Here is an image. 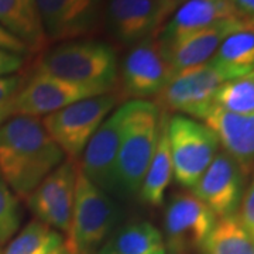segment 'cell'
Wrapping results in <instances>:
<instances>
[{"instance_id": "obj_1", "label": "cell", "mask_w": 254, "mask_h": 254, "mask_svg": "<svg viewBox=\"0 0 254 254\" xmlns=\"http://www.w3.org/2000/svg\"><path fill=\"white\" fill-rule=\"evenodd\" d=\"M65 158L41 118L16 115L0 126V178L18 199L27 200Z\"/></svg>"}, {"instance_id": "obj_2", "label": "cell", "mask_w": 254, "mask_h": 254, "mask_svg": "<svg viewBox=\"0 0 254 254\" xmlns=\"http://www.w3.org/2000/svg\"><path fill=\"white\" fill-rule=\"evenodd\" d=\"M161 116L163 112L154 102H126V119L115 173V192L128 196L140 190L157 147Z\"/></svg>"}, {"instance_id": "obj_3", "label": "cell", "mask_w": 254, "mask_h": 254, "mask_svg": "<svg viewBox=\"0 0 254 254\" xmlns=\"http://www.w3.org/2000/svg\"><path fill=\"white\" fill-rule=\"evenodd\" d=\"M37 71L112 92L118 79V58L113 48L102 41L71 40L46 53Z\"/></svg>"}, {"instance_id": "obj_4", "label": "cell", "mask_w": 254, "mask_h": 254, "mask_svg": "<svg viewBox=\"0 0 254 254\" xmlns=\"http://www.w3.org/2000/svg\"><path fill=\"white\" fill-rule=\"evenodd\" d=\"M119 219L109 193L92 184L78 167L72 222L65 247L72 254H96Z\"/></svg>"}, {"instance_id": "obj_5", "label": "cell", "mask_w": 254, "mask_h": 254, "mask_svg": "<svg viewBox=\"0 0 254 254\" xmlns=\"http://www.w3.org/2000/svg\"><path fill=\"white\" fill-rule=\"evenodd\" d=\"M167 131L174 178L192 190L219 153L218 136L205 123L182 115L168 119Z\"/></svg>"}, {"instance_id": "obj_6", "label": "cell", "mask_w": 254, "mask_h": 254, "mask_svg": "<svg viewBox=\"0 0 254 254\" xmlns=\"http://www.w3.org/2000/svg\"><path fill=\"white\" fill-rule=\"evenodd\" d=\"M118 95L108 92L82 99L44 116L43 125L64 151L66 160L76 161L95 131L118 105Z\"/></svg>"}, {"instance_id": "obj_7", "label": "cell", "mask_w": 254, "mask_h": 254, "mask_svg": "<svg viewBox=\"0 0 254 254\" xmlns=\"http://www.w3.org/2000/svg\"><path fill=\"white\" fill-rule=\"evenodd\" d=\"M226 82L223 75L206 63L173 73L154 103L161 112H174L182 116L200 119L213 106L219 88Z\"/></svg>"}, {"instance_id": "obj_8", "label": "cell", "mask_w": 254, "mask_h": 254, "mask_svg": "<svg viewBox=\"0 0 254 254\" xmlns=\"http://www.w3.org/2000/svg\"><path fill=\"white\" fill-rule=\"evenodd\" d=\"M218 218L192 192L178 193L165 209L164 230L170 253L195 254L203 252Z\"/></svg>"}, {"instance_id": "obj_9", "label": "cell", "mask_w": 254, "mask_h": 254, "mask_svg": "<svg viewBox=\"0 0 254 254\" xmlns=\"http://www.w3.org/2000/svg\"><path fill=\"white\" fill-rule=\"evenodd\" d=\"M103 93L108 92L36 71L11 100L13 116L20 115L44 118L75 102Z\"/></svg>"}, {"instance_id": "obj_10", "label": "cell", "mask_w": 254, "mask_h": 254, "mask_svg": "<svg viewBox=\"0 0 254 254\" xmlns=\"http://www.w3.org/2000/svg\"><path fill=\"white\" fill-rule=\"evenodd\" d=\"M173 76L163 46L150 37L130 48L120 71L122 92L131 100L157 96Z\"/></svg>"}, {"instance_id": "obj_11", "label": "cell", "mask_w": 254, "mask_h": 254, "mask_svg": "<svg viewBox=\"0 0 254 254\" xmlns=\"http://www.w3.org/2000/svg\"><path fill=\"white\" fill-rule=\"evenodd\" d=\"M76 174V161L65 160L47 175L27 199L28 208L36 215L37 220L65 236L71 230Z\"/></svg>"}, {"instance_id": "obj_12", "label": "cell", "mask_w": 254, "mask_h": 254, "mask_svg": "<svg viewBox=\"0 0 254 254\" xmlns=\"http://www.w3.org/2000/svg\"><path fill=\"white\" fill-rule=\"evenodd\" d=\"M174 7L173 0H108V27L118 41L133 47L154 37Z\"/></svg>"}, {"instance_id": "obj_13", "label": "cell", "mask_w": 254, "mask_h": 254, "mask_svg": "<svg viewBox=\"0 0 254 254\" xmlns=\"http://www.w3.org/2000/svg\"><path fill=\"white\" fill-rule=\"evenodd\" d=\"M48 43L78 40L99 26L103 0H36Z\"/></svg>"}, {"instance_id": "obj_14", "label": "cell", "mask_w": 254, "mask_h": 254, "mask_svg": "<svg viewBox=\"0 0 254 254\" xmlns=\"http://www.w3.org/2000/svg\"><path fill=\"white\" fill-rule=\"evenodd\" d=\"M192 193L218 219L236 215L245 193V171L227 153L219 151L193 185Z\"/></svg>"}, {"instance_id": "obj_15", "label": "cell", "mask_w": 254, "mask_h": 254, "mask_svg": "<svg viewBox=\"0 0 254 254\" xmlns=\"http://www.w3.org/2000/svg\"><path fill=\"white\" fill-rule=\"evenodd\" d=\"M126 119V102L113 110L95 131L86 144L79 170L81 173L106 193L115 192V173L119 147Z\"/></svg>"}, {"instance_id": "obj_16", "label": "cell", "mask_w": 254, "mask_h": 254, "mask_svg": "<svg viewBox=\"0 0 254 254\" xmlns=\"http://www.w3.org/2000/svg\"><path fill=\"white\" fill-rule=\"evenodd\" d=\"M235 18L246 17L230 0H184L163 28L158 30L155 38L163 48H170L190 34Z\"/></svg>"}, {"instance_id": "obj_17", "label": "cell", "mask_w": 254, "mask_h": 254, "mask_svg": "<svg viewBox=\"0 0 254 254\" xmlns=\"http://www.w3.org/2000/svg\"><path fill=\"white\" fill-rule=\"evenodd\" d=\"M254 27V21L235 18L218 23L181 40L175 46L164 48L173 73L209 63L227 37L245 28Z\"/></svg>"}, {"instance_id": "obj_18", "label": "cell", "mask_w": 254, "mask_h": 254, "mask_svg": "<svg viewBox=\"0 0 254 254\" xmlns=\"http://www.w3.org/2000/svg\"><path fill=\"white\" fill-rule=\"evenodd\" d=\"M202 123L218 136L223 151L247 173L254 163V113L240 115L212 106Z\"/></svg>"}, {"instance_id": "obj_19", "label": "cell", "mask_w": 254, "mask_h": 254, "mask_svg": "<svg viewBox=\"0 0 254 254\" xmlns=\"http://www.w3.org/2000/svg\"><path fill=\"white\" fill-rule=\"evenodd\" d=\"M0 26L21 40L30 53H37L48 44L36 0H0Z\"/></svg>"}, {"instance_id": "obj_20", "label": "cell", "mask_w": 254, "mask_h": 254, "mask_svg": "<svg viewBox=\"0 0 254 254\" xmlns=\"http://www.w3.org/2000/svg\"><path fill=\"white\" fill-rule=\"evenodd\" d=\"M168 113L163 112L161 116V127L158 141L155 147L153 158L147 168L144 180L140 187V198L150 206H161L164 202L165 192L168 190L171 180L174 178L173 158L170 151V143H168Z\"/></svg>"}, {"instance_id": "obj_21", "label": "cell", "mask_w": 254, "mask_h": 254, "mask_svg": "<svg viewBox=\"0 0 254 254\" xmlns=\"http://www.w3.org/2000/svg\"><path fill=\"white\" fill-rule=\"evenodd\" d=\"M226 82L254 71V27L245 28L227 37L210 60Z\"/></svg>"}, {"instance_id": "obj_22", "label": "cell", "mask_w": 254, "mask_h": 254, "mask_svg": "<svg viewBox=\"0 0 254 254\" xmlns=\"http://www.w3.org/2000/svg\"><path fill=\"white\" fill-rule=\"evenodd\" d=\"M165 247L161 232L150 222H133L122 227L99 254H153Z\"/></svg>"}, {"instance_id": "obj_23", "label": "cell", "mask_w": 254, "mask_h": 254, "mask_svg": "<svg viewBox=\"0 0 254 254\" xmlns=\"http://www.w3.org/2000/svg\"><path fill=\"white\" fill-rule=\"evenodd\" d=\"M203 254H254V237L246 230L237 215L220 218L212 229Z\"/></svg>"}, {"instance_id": "obj_24", "label": "cell", "mask_w": 254, "mask_h": 254, "mask_svg": "<svg viewBox=\"0 0 254 254\" xmlns=\"http://www.w3.org/2000/svg\"><path fill=\"white\" fill-rule=\"evenodd\" d=\"M64 246L63 233L36 219L10 239L1 254H51Z\"/></svg>"}, {"instance_id": "obj_25", "label": "cell", "mask_w": 254, "mask_h": 254, "mask_svg": "<svg viewBox=\"0 0 254 254\" xmlns=\"http://www.w3.org/2000/svg\"><path fill=\"white\" fill-rule=\"evenodd\" d=\"M213 106L240 115L254 113V71L225 82L215 96Z\"/></svg>"}, {"instance_id": "obj_26", "label": "cell", "mask_w": 254, "mask_h": 254, "mask_svg": "<svg viewBox=\"0 0 254 254\" xmlns=\"http://www.w3.org/2000/svg\"><path fill=\"white\" fill-rule=\"evenodd\" d=\"M21 222L18 198L0 178V246L7 245Z\"/></svg>"}, {"instance_id": "obj_27", "label": "cell", "mask_w": 254, "mask_h": 254, "mask_svg": "<svg viewBox=\"0 0 254 254\" xmlns=\"http://www.w3.org/2000/svg\"><path fill=\"white\" fill-rule=\"evenodd\" d=\"M236 215L246 230L254 237V175L249 187L245 190Z\"/></svg>"}, {"instance_id": "obj_28", "label": "cell", "mask_w": 254, "mask_h": 254, "mask_svg": "<svg viewBox=\"0 0 254 254\" xmlns=\"http://www.w3.org/2000/svg\"><path fill=\"white\" fill-rule=\"evenodd\" d=\"M24 64V55L0 48V76L14 75Z\"/></svg>"}, {"instance_id": "obj_29", "label": "cell", "mask_w": 254, "mask_h": 254, "mask_svg": "<svg viewBox=\"0 0 254 254\" xmlns=\"http://www.w3.org/2000/svg\"><path fill=\"white\" fill-rule=\"evenodd\" d=\"M23 86V78L18 75L0 76V105L10 102Z\"/></svg>"}, {"instance_id": "obj_30", "label": "cell", "mask_w": 254, "mask_h": 254, "mask_svg": "<svg viewBox=\"0 0 254 254\" xmlns=\"http://www.w3.org/2000/svg\"><path fill=\"white\" fill-rule=\"evenodd\" d=\"M0 48L20 55H26L30 53L28 47L21 40H18L17 37L10 34L9 31L4 30L1 26H0Z\"/></svg>"}, {"instance_id": "obj_31", "label": "cell", "mask_w": 254, "mask_h": 254, "mask_svg": "<svg viewBox=\"0 0 254 254\" xmlns=\"http://www.w3.org/2000/svg\"><path fill=\"white\" fill-rule=\"evenodd\" d=\"M243 17L254 21V0H230Z\"/></svg>"}, {"instance_id": "obj_32", "label": "cell", "mask_w": 254, "mask_h": 254, "mask_svg": "<svg viewBox=\"0 0 254 254\" xmlns=\"http://www.w3.org/2000/svg\"><path fill=\"white\" fill-rule=\"evenodd\" d=\"M11 100H10V102H6V103H3V105H0V126H1V125H3V123L7 120V119L13 116Z\"/></svg>"}, {"instance_id": "obj_33", "label": "cell", "mask_w": 254, "mask_h": 254, "mask_svg": "<svg viewBox=\"0 0 254 254\" xmlns=\"http://www.w3.org/2000/svg\"><path fill=\"white\" fill-rule=\"evenodd\" d=\"M51 254H72L65 246L64 247H61V249H58V250H55L54 253H51Z\"/></svg>"}, {"instance_id": "obj_34", "label": "cell", "mask_w": 254, "mask_h": 254, "mask_svg": "<svg viewBox=\"0 0 254 254\" xmlns=\"http://www.w3.org/2000/svg\"><path fill=\"white\" fill-rule=\"evenodd\" d=\"M96 254H99V253H96ZM153 254H167V253H165V247L160 249V250H157V252H154Z\"/></svg>"}, {"instance_id": "obj_35", "label": "cell", "mask_w": 254, "mask_h": 254, "mask_svg": "<svg viewBox=\"0 0 254 254\" xmlns=\"http://www.w3.org/2000/svg\"><path fill=\"white\" fill-rule=\"evenodd\" d=\"M174 3H175V6H177V4H178V3H180V4H181L182 1H184V0H173Z\"/></svg>"}, {"instance_id": "obj_36", "label": "cell", "mask_w": 254, "mask_h": 254, "mask_svg": "<svg viewBox=\"0 0 254 254\" xmlns=\"http://www.w3.org/2000/svg\"><path fill=\"white\" fill-rule=\"evenodd\" d=\"M3 253V250H1V246H0V254Z\"/></svg>"}, {"instance_id": "obj_37", "label": "cell", "mask_w": 254, "mask_h": 254, "mask_svg": "<svg viewBox=\"0 0 254 254\" xmlns=\"http://www.w3.org/2000/svg\"><path fill=\"white\" fill-rule=\"evenodd\" d=\"M168 254H174V253H168Z\"/></svg>"}]
</instances>
